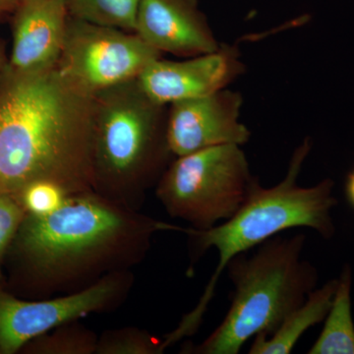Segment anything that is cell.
<instances>
[{"instance_id": "1", "label": "cell", "mask_w": 354, "mask_h": 354, "mask_svg": "<svg viewBox=\"0 0 354 354\" xmlns=\"http://www.w3.org/2000/svg\"><path fill=\"white\" fill-rule=\"evenodd\" d=\"M179 230L90 191L68 195L50 213L27 214L8 250L16 281L41 299L132 270L145 259L157 232Z\"/></svg>"}, {"instance_id": "2", "label": "cell", "mask_w": 354, "mask_h": 354, "mask_svg": "<svg viewBox=\"0 0 354 354\" xmlns=\"http://www.w3.org/2000/svg\"><path fill=\"white\" fill-rule=\"evenodd\" d=\"M95 95L57 66L0 75V193L46 181L67 195L93 191Z\"/></svg>"}, {"instance_id": "3", "label": "cell", "mask_w": 354, "mask_h": 354, "mask_svg": "<svg viewBox=\"0 0 354 354\" xmlns=\"http://www.w3.org/2000/svg\"><path fill=\"white\" fill-rule=\"evenodd\" d=\"M311 149V139L306 137L291 156L285 178L270 188L258 184L245 204L230 220L206 230L180 227V232L190 239L192 257L198 259L214 248L218 251V261L197 306L171 333L174 341L189 337L199 329L218 279L236 256L293 228H310L327 241L334 237L332 213L339 204L334 195L335 181L325 178L310 187L297 183Z\"/></svg>"}, {"instance_id": "4", "label": "cell", "mask_w": 354, "mask_h": 354, "mask_svg": "<svg viewBox=\"0 0 354 354\" xmlns=\"http://www.w3.org/2000/svg\"><path fill=\"white\" fill-rule=\"evenodd\" d=\"M169 106L151 99L138 79L95 95L93 191L140 211L174 160L167 143Z\"/></svg>"}, {"instance_id": "5", "label": "cell", "mask_w": 354, "mask_h": 354, "mask_svg": "<svg viewBox=\"0 0 354 354\" xmlns=\"http://www.w3.org/2000/svg\"><path fill=\"white\" fill-rule=\"evenodd\" d=\"M304 234L276 235L251 256H236L227 269L234 285L225 318L207 339L183 353L237 354L256 335H270L317 288L316 267L302 259Z\"/></svg>"}, {"instance_id": "6", "label": "cell", "mask_w": 354, "mask_h": 354, "mask_svg": "<svg viewBox=\"0 0 354 354\" xmlns=\"http://www.w3.org/2000/svg\"><path fill=\"white\" fill-rule=\"evenodd\" d=\"M259 183L241 146L227 144L174 158L155 192L171 218L206 230L234 216Z\"/></svg>"}, {"instance_id": "7", "label": "cell", "mask_w": 354, "mask_h": 354, "mask_svg": "<svg viewBox=\"0 0 354 354\" xmlns=\"http://www.w3.org/2000/svg\"><path fill=\"white\" fill-rule=\"evenodd\" d=\"M162 55L136 32L69 16L57 68L69 82L95 95L138 78Z\"/></svg>"}, {"instance_id": "8", "label": "cell", "mask_w": 354, "mask_h": 354, "mask_svg": "<svg viewBox=\"0 0 354 354\" xmlns=\"http://www.w3.org/2000/svg\"><path fill=\"white\" fill-rule=\"evenodd\" d=\"M132 270L113 272L77 292L25 300L0 288V354L22 351L39 335L92 314L120 308L134 286Z\"/></svg>"}, {"instance_id": "9", "label": "cell", "mask_w": 354, "mask_h": 354, "mask_svg": "<svg viewBox=\"0 0 354 354\" xmlns=\"http://www.w3.org/2000/svg\"><path fill=\"white\" fill-rule=\"evenodd\" d=\"M242 104L241 93L227 88L169 104L167 143L174 158L211 147L246 144L251 132L241 121Z\"/></svg>"}, {"instance_id": "10", "label": "cell", "mask_w": 354, "mask_h": 354, "mask_svg": "<svg viewBox=\"0 0 354 354\" xmlns=\"http://www.w3.org/2000/svg\"><path fill=\"white\" fill-rule=\"evenodd\" d=\"M244 71L245 65L236 46L221 44L214 53L183 62L158 58L137 79L151 99L169 106L227 88Z\"/></svg>"}, {"instance_id": "11", "label": "cell", "mask_w": 354, "mask_h": 354, "mask_svg": "<svg viewBox=\"0 0 354 354\" xmlns=\"http://www.w3.org/2000/svg\"><path fill=\"white\" fill-rule=\"evenodd\" d=\"M134 32L156 50L181 57L214 53L221 44L198 0H142Z\"/></svg>"}, {"instance_id": "12", "label": "cell", "mask_w": 354, "mask_h": 354, "mask_svg": "<svg viewBox=\"0 0 354 354\" xmlns=\"http://www.w3.org/2000/svg\"><path fill=\"white\" fill-rule=\"evenodd\" d=\"M11 14L8 64L21 70L57 66L69 17L67 0H20Z\"/></svg>"}, {"instance_id": "13", "label": "cell", "mask_w": 354, "mask_h": 354, "mask_svg": "<svg viewBox=\"0 0 354 354\" xmlns=\"http://www.w3.org/2000/svg\"><path fill=\"white\" fill-rule=\"evenodd\" d=\"M337 278L328 281L309 293L304 304L291 312L272 335L254 337L250 354H288L292 353L300 337L314 326L324 322L329 313L337 290Z\"/></svg>"}, {"instance_id": "14", "label": "cell", "mask_w": 354, "mask_h": 354, "mask_svg": "<svg viewBox=\"0 0 354 354\" xmlns=\"http://www.w3.org/2000/svg\"><path fill=\"white\" fill-rule=\"evenodd\" d=\"M353 269L346 264L337 278V290L324 327L308 354H354V321L351 308Z\"/></svg>"}, {"instance_id": "15", "label": "cell", "mask_w": 354, "mask_h": 354, "mask_svg": "<svg viewBox=\"0 0 354 354\" xmlns=\"http://www.w3.org/2000/svg\"><path fill=\"white\" fill-rule=\"evenodd\" d=\"M142 0H67L69 16L95 24L135 32Z\"/></svg>"}, {"instance_id": "16", "label": "cell", "mask_w": 354, "mask_h": 354, "mask_svg": "<svg viewBox=\"0 0 354 354\" xmlns=\"http://www.w3.org/2000/svg\"><path fill=\"white\" fill-rule=\"evenodd\" d=\"M99 335L78 321L64 324L28 342L32 354H95Z\"/></svg>"}, {"instance_id": "17", "label": "cell", "mask_w": 354, "mask_h": 354, "mask_svg": "<svg viewBox=\"0 0 354 354\" xmlns=\"http://www.w3.org/2000/svg\"><path fill=\"white\" fill-rule=\"evenodd\" d=\"M165 351L162 339L145 330L127 327L99 335L95 354H158Z\"/></svg>"}, {"instance_id": "18", "label": "cell", "mask_w": 354, "mask_h": 354, "mask_svg": "<svg viewBox=\"0 0 354 354\" xmlns=\"http://www.w3.org/2000/svg\"><path fill=\"white\" fill-rule=\"evenodd\" d=\"M67 196L64 190L46 181L29 184L17 195L27 214L32 215L50 213L59 207Z\"/></svg>"}, {"instance_id": "19", "label": "cell", "mask_w": 354, "mask_h": 354, "mask_svg": "<svg viewBox=\"0 0 354 354\" xmlns=\"http://www.w3.org/2000/svg\"><path fill=\"white\" fill-rule=\"evenodd\" d=\"M27 212L15 195L0 193V261L8 251Z\"/></svg>"}, {"instance_id": "20", "label": "cell", "mask_w": 354, "mask_h": 354, "mask_svg": "<svg viewBox=\"0 0 354 354\" xmlns=\"http://www.w3.org/2000/svg\"><path fill=\"white\" fill-rule=\"evenodd\" d=\"M344 196L346 202L354 211V167L348 172L344 181Z\"/></svg>"}, {"instance_id": "21", "label": "cell", "mask_w": 354, "mask_h": 354, "mask_svg": "<svg viewBox=\"0 0 354 354\" xmlns=\"http://www.w3.org/2000/svg\"><path fill=\"white\" fill-rule=\"evenodd\" d=\"M19 2L20 0H0V11L4 14H11Z\"/></svg>"}, {"instance_id": "22", "label": "cell", "mask_w": 354, "mask_h": 354, "mask_svg": "<svg viewBox=\"0 0 354 354\" xmlns=\"http://www.w3.org/2000/svg\"><path fill=\"white\" fill-rule=\"evenodd\" d=\"M7 60H8V57L6 55V44L0 39V75H1L2 70H3Z\"/></svg>"}, {"instance_id": "23", "label": "cell", "mask_w": 354, "mask_h": 354, "mask_svg": "<svg viewBox=\"0 0 354 354\" xmlns=\"http://www.w3.org/2000/svg\"><path fill=\"white\" fill-rule=\"evenodd\" d=\"M4 15H6V14L2 13L1 11H0V18H1L2 16H4Z\"/></svg>"}]
</instances>
